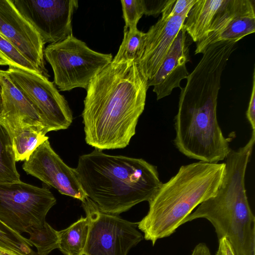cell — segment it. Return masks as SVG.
<instances>
[{"mask_svg":"<svg viewBox=\"0 0 255 255\" xmlns=\"http://www.w3.org/2000/svg\"><path fill=\"white\" fill-rule=\"evenodd\" d=\"M232 53L222 44L209 45L181 89L174 142L190 158L218 163L231 149L232 137L224 136L217 120V107L222 75Z\"/></svg>","mask_w":255,"mask_h":255,"instance_id":"6da1fadb","label":"cell"},{"mask_svg":"<svg viewBox=\"0 0 255 255\" xmlns=\"http://www.w3.org/2000/svg\"><path fill=\"white\" fill-rule=\"evenodd\" d=\"M148 88L134 61L106 67L86 89L82 114L86 142L100 150L127 147L144 111Z\"/></svg>","mask_w":255,"mask_h":255,"instance_id":"7a4b0ae2","label":"cell"},{"mask_svg":"<svg viewBox=\"0 0 255 255\" xmlns=\"http://www.w3.org/2000/svg\"><path fill=\"white\" fill-rule=\"evenodd\" d=\"M75 170L87 197L101 211L113 215L148 202L162 184L156 166L143 159L97 149L80 156Z\"/></svg>","mask_w":255,"mask_h":255,"instance_id":"3957f363","label":"cell"},{"mask_svg":"<svg viewBox=\"0 0 255 255\" xmlns=\"http://www.w3.org/2000/svg\"><path fill=\"white\" fill-rule=\"evenodd\" d=\"M225 168V163L201 161L181 166L148 202V213L137 223L144 239L154 246L173 234L195 208L215 194Z\"/></svg>","mask_w":255,"mask_h":255,"instance_id":"277c9868","label":"cell"},{"mask_svg":"<svg viewBox=\"0 0 255 255\" xmlns=\"http://www.w3.org/2000/svg\"><path fill=\"white\" fill-rule=\"evenodd\" d=\"M245 175L241 168H226L215 194L201 203L183 224L206 219L215 228L218 240L227 238L236 255H255V217L246 194Z\"/></svg>","mask_w":255,"mask_h":255,"instance_id":"5b68a950","label":"cell"},{"mask_svg":"<svg viewBox=\"0 0 255 255\" xmlns=\"http://www.w3.org/2000/svg\"><path fill=\"white\" fill-rule=\"evenodd\" d=\"M44 56L53 70L54 84L62 91L76 88L86 89L113 60L112 54L94 51L73 35L49 44L44 49Z\"/></svg>","mask_w":255,"mask_h":255,"instance_id":"8992f818","label":"cell"},{"mask_svg":"<svg viewBox=\"0 0 255 255\" xmlns=\"http://www.w3.org/2000/svg\"><path fill=\"white\" fill-rule=\"evenodd\" d=\"M56 203V198L46 187L21 181L0 182V221L20 234L30 227L42 225Z\"/></svg>","mask_w":255,"mask_h":255,"instance_id":"52a82bcc","label":"cell"},{"mask_svg":"<svg viewBox=\"0 0 255 255\" xmlns=\"http://www.w3.org/2000/svg\"><path fill=\"white\" fill-rule=\"evenodd\" d=\"M82 203L89 228L80 255H128L143 239L137 229V223L102 212L88 197Z\"/></svg>","mask_w":255,"mask_h":255,"instance_id":"ba28073f","label":"cell"},{"mask_svg":"<svg viewBox=\"0 0 255 255\" xmlns=\"http://www.w3.org/2000/svg\"><path fill=\"white\" fill-rule=\"evenodd\" d=\"M5 71L35 108L48 132L70 127L73 121L72 111L53 82L41 74L17 67H9Z\"/></svg>","mask_w":255,"mask_h":255,"instance_id":"9c48e42d","label":"cell"},{"mask_svg":"<svg viewBox=\"0 0 255 255\" xmlns=\"http://www.w3.org/2000/svg\"><path fill=\"white\" fill-rule=\"evenodd\" d=\"M21 15L39 34L44 44L73 35L72 19L77 0H11Z\"/></svg>","mask_w":255,"mask_h":255,"instance_id":"30bf717a","label":"cell"},{"mask_svg":"<svg viewBox=\"0 0 255 255\" xmlns=\"http://www.w3.org/2000/svg\"><path fill=\"white\" fill-rule=\"evenodd\" d=\"M22 168L30 174L54 187L61 194L84 202L87 196L75 168L68 166L55 152L48 139L41 144L25 160Z\"/></svg>","mask_w":255,"mask_h":255,"instance_id":"8fae6325","label":"cell"},{"mask_svg":"<svg viewBox=\"0 0 255 255\" xmlns=\"http://www.w3.org/2000/svg\"><path fill=\"white\" fill-rule=\"evenodd\" d=\"M0 34L47 78L44 44L38 32L21 15L11 0H0Z\"/></svg>","mask_w":255,"mask_h":255,"instance_id":"7c38bea8","label":"cell"},{"mask_svg":"<svg viewBox=\"0 0 255 255\" xmlns=\"http://www.w3.org/2000/svg\"><path fill=\"white\" fill-rule=\"evenodd\" d=\"M188 14L161 17L145 33L139 59L138 69L147 81L156 74L172 44L182 28Z\"/></svg>","mask_w":255,"mask_h":255,"instance_id":"4fadbf2b","label":"cell"},{"mask_svg":"<svg viewBox=\"0 0 255 255\" xmlns=\"http://www.w3.org/2000/svg\"><path fill=\"white\" fill-rule=\"evenodd\" d=\"M187 33L182 28L172 44L167 55L154 76L147 81V86H153V91L157 100L170 95L179 87L183 79L189 73L186 63L189 60V45Z\"/></svg>","mask_w":255,"mask_h":255,"instance_id":"5bb4252c","label":"cell"},{"mask_svg":"<svg viewBox=\"0 0 255 255\" xmlns=\"http://www.w3.org/2000/svg\"><path fill=\"white\" fill-rule=\"evenodd\" d=\"M2 86L3 112L0 122L10 133L24 126L46 127L40 116L20 91L14 85L5 71L0 70Z\"/></svg>","mask_w":255,"mask_h":255,"instance_id":"9a60e30c","label":"cell"},{"mask_svg":"<svg viewBox=\"0 0 255 255\" xmlns=\"http://www.w3.org/2000/svg\"><path fill=\"white\" fill-rule=\"evenodd\" d=\"M224 1L225 0H197L183 25L194 42H198L207 35Z\"/></svg>","mask_w":255,"mask_h":255,"instance_id":"2e32d148","label":"cell"},{"mask_svg":"<svg viewBox=\"0 0 255 255\" xmlns=\"http://www.w3.org/2000/svg\"><path fill=\"white\" fill-rule=\"evenodd\" d=\"M47 131L36 126L21 127L10 133L16 162L25 161L43 142L48 139Z\"/></svg>","mask_w":255,"mask_h":255,"instance_id":"e0dca14e","label":"cell"},{"mask_svg":"<svg viewBox=\"0 0 255 255\" xmlns=\"http://www.w3.org/2000/svg\"><path fill=\"white\" fill-rule=\"evenodd\" d=\"M255 32V16L237 17L207 40L197 43L195 54L203 53L210 44L219 41L236 42Z\"/></svg>","mask_w":255,"mask_h":255,"instance_id":"ac0fdd59","label":"cell"},{"mask_svg":"<svg viewBox=\"0 0 255 255\" xmlns=\"http://www.w3.org/2000/svg\"><path fill=\"white\" fill-rule=\"evenodd\" d=\"M89 228V222L86 216L58 231V249L64 255H80L87 242Z\"/></svg>","mask_w":255,"mask_h":255,"instance_id":"d6986e66","label":"cell"},{"mask_svg":"<svg viewBox=\"0 0 255 255\" xmlns=\"http://www.w3.org/2000/svg\"><path fill=\"white\" fill-rule=\"evenodd\" d=\"M15 163L10 133L7 127L0 122V182L13 183L21 181Z\"/></svg>","mask_w":255,"mask_h":255,"instance_id":"ffe728a7","label":"cell"},{"mask_svg":"<svg viewBox=\"0 0 255 255\" xmlns=\"http://www.w3.org/2000/svg\"><path fill=\"white\" fill-rule=\"evenodd\" d=\"M26 233L29 235L30 243L36 248L37 255H48L59 248L58 231L46 221L41 226L28 228Z\"/></svg>","mask_w":255,"mask_h":255,"instance_id":"44dd1931","label":"cell"},{"mask_svg":"<svg viewBox=\"0 0 255 255\" xmlns=\"http://www.w3.org/2000/svg\"><path fill=\"white\" fill-rule=\"evenodd\" d=\"M145 33L137 27L124 30V38L112 62L134 61L137 63L143 42Z\"/></svg>","mask_w":255,"mask_h":255,"instance_id":"7402d4cb","label":"cell"},{"mask_svg":"<svg viewBox=\"0 0 255 255\" xmlns=\"http://www.w3.org/2000/svg\"><path fill=\"white\" fill-rule=\"evenodd\" d=\"M28 239L0 221V247L25 255H37Z\"/></svg>","mask_w":255,"mask_h":255,"instance_id":"603a6c76","label":"cell"},{"mask_svg":"<svg viewBox=\"0 0 255 255\" xmlns=\"http://www.w3.org/2000/svg\"><path fill=\"white\" fill-rule=\"evenodd\" d=\"M0 57L8 63L9 67H17L42 75L34 65L0 34Z\"/></svg>","mask_w":255,"mask_h":255,"instance_id":"cb8c5ba5","label":"cell"},{"mask_svg":"<svg viewBox=\"0 0 255 255\" xmlns=\"http://www.w3.org/2000/svg\"><path fill=\"white\" fill-rule=\"evenodd\" d=\"M125 22L124 30L137 27V24L144 14L142 0L121 1Z\"/></svg>","mask_w":255,"mask_h":255,"instance_id":"d4e9b609","label":"cell"},{"mask_svg":"<svg viewBox=\"0 0 255 255\" xmlns=\"http://www.w3.org/2000/svg\"><path fill=\"white\" fill-rule=\"evenodd\" d=\"M196 1L197 0H175L168 16L172 17L188 14Z\"/></svg>","mask_w":255,"mask_h":255,"instance_id":"484cf974","label":"cell"},{"mask_svg":"<svg viewBox=\"0 0 255 255\" xmlns=\"http://www.w3.org/2000/svg\"><path fill=\"white\" fill-rule=\"evenodd\" d=\"M167 0H142L144 14L146 15H157L161 11L165 5Z\"/></svg>","mask_w":255,"mask_h":255,"instance_id":"4316f807","label":"cell"},{"mask_svg":"<svg viewBox=\"0 0 255 255\" xmlns=\"http://www.w3.org/2000/svg\"><path fill=\"white\" fill-rule=\"evenodd\" d=\"M253 88L248 108L246 113L247 118L253 131H255V71L253 73Z\"/></svg>","mask_w":255,"mask_h":255,"instance_id":"83f0119b","label":"cell"},{"mask_svg":"<svg viewBox=\"0 0 255 255\" xmlns=\"http://www.w3.org/2000/svg\"><path fill=\"white\" fill-rule=\"evenodd\" d=\"M216 255H236L226 238L222 237L219 240V246Z\"/></svg>","mask_w":255,"mask_h":255,"instance_id":"f1b7e54d","label":"cell"},{"mask_svg":"<svg viewBox=\"0 0 255 255\" xmlns=\"http://www.w3.org/2000/svg\"><path fill=\"white\" fill-rule=\"evenodd\" d=\"M191 255H212L209 249L204 243H199L196 246Z\"/></svg>","mask_w":255,"mask_h":255,"instance_id":"f546056e","label":"cell"},{"mask_svg":"<svg viewBox=\"0 0 255 255\" xmlns=\"http://www.w3.org/2000/svg\"><path fill=\"white\" fill-rule=\"evenodd\" d=\"M0 255H25L0 247Z\"/></svg>","mask_w":255,"mask_h":255,"instance_id":"4dcf8cb0","label":"cell"},{"mask_svg":"<svg viewBox=\"0 0 255 255\" xmlns=\"http://www.w3.org/2000/svg\"><path fill=\"white\" fill-rule=\"evenodd\" d=\"M3 112V98H2V86L0 78V119L2 116Z\"/></svg>","mask_w":255,"mask_h":255,"instance_id":"1f68e13d","label":"cell"},{"mask_svg":"<svg viewBox=\"0 0 255 255\" xmlns=\"http://www.w3.org/2000/svg\"><path fill=\"white\" fill-rule=\"evenodd\" d=\"M0 65H4V66L8 65L9 66V64H8V63L6 61H5V60H4L3 59H2V58H1L0 57Z\"/></svg>","mask_w":255,"mask_h":255,"instance_id":"d6a6232c","label":"cell"}]
</instances>
